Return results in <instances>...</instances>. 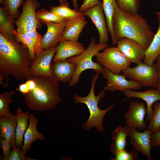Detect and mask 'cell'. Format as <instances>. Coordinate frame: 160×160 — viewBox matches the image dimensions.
<instances>
[{
    "instance_id": "20",
    "label": "cell",
    "mask_w": 160,
    "mask_h": 160,
    "mask_svg": "<svg viewBox=\"0 0 160 160\" xmlns=\"http://www.w3.org/2000/svg\"><path fill=\"white\" fill-rule=\"evenodd\" d=\"M39 122L37 118L32 113L29 115V124L24 135L23 143L21 148L25 154L31 147L32 143L37 140H44L45 137L39 132L37 128V125Z\"/></svg>"
},
{
    "instance_id": "36",
    "label": "cell",
    "mask_w": 160,
    "mask_h": 160,
    "mask_svg": "<svg viewBox=\"0 0 160 160\" xmlns=\"http://www.w3.org/2000/svg\"><path fill=\"white\" fill-rule=\"evenodd\" d=\"M25 33L32 40L36 55L43 50L41 48V43L42 37L38 33L36 29Z\"/></svg>"
},
{
    "instance_id": "12",
    "label": "cell",
    "mask_w": 160,
    "mask_h": 160,
    "mask_svg": "<svg viewBox=\"0 0 160 160\" xmlns=\"http://www.w3.org/2000/svg\"><path fill=\"white\" fill-rule=\"evenodd\" d=\"M82 13L84 16H87L91 20L97 28L99 34V43H107L109 40L108 31L102 3L100 1L97 4L87 9Z\"/></svg>"
},
{
    "instance_id": "2",
    "label": "cell",
    "mask_w": 160,
    "mask_h": 160,
    "mask_svg": "<svg viewBox=\"0 0 160 160\" xmlns=\"http://www.w3.org/2000/svg\"><path fill=\"white\" fill-rule=\"evenodd\" d=\"M113 26L116 45L119 40L127 38L137 41L146 50L154 35L145 18L138 13L121 10L117 4L113 17Z\"/></svg>"
},
{
    "instance_id": "8",
    "label": "cell",
    "mask_w": 160,
    "mask_h": 160,
    "mask_svg": "<svg viewBox=\"0 0 160 160\" xmlns=\"http://www.w3.org/2000/svg\"><path fill=\"white\" fill-rule=\"evenodd\" d=\"M22 12L14 23L17 27V31L23 34L41 28V21L37 18L36 10L40 7L36 0H25L23 4Z\"/></svg>"
},
{
    "instance_id": "6",
    "label": "cell",
    "mask_w": 160,
    "mask_h": 160,
    "mask_svg": "<svg viewBox=\"0 0 160 160\" xmlns=\"http://www.w3.org/2000/svg\"><path fill=\"white\" fill-rule=\"evenodd\" d=\"M97 62L112 73L119 74L129 67L131 62L117 47H108L95 56Z\"/></svg>"
},
{
    "instance_id": "5",
    "label": "cell",
    "mask_w": 160,
    "mask_h": 160,
    "mask_svg": "<svg viewBox=\"0 0 160 160\" xmlns=\"http://www.w3.org/2000/svg\"><path fill=\"white\" fill-rule=\"evenodd\" d=\"M107 43L97 44L94 37H92L87 48L79 55L69 57L66 59L75 64L76 69L69 87L75 85L79 82L81 74L87 69H92L96 73L102 74L103 67L92 60L93 57L98 52L108 47Z\"/></svg>"
},
{
    "instance_id": "4",
    "label": "cell",
    "mask_w": 160,
    "mask_h": 160,
    "mask_svg": "<svg viewBox=\"0 0 160 160\" xmlns=\"http://www.w3.org/2000/svg\"><path fill=\"white\" fill-rule=\"evenodd\" d=\"M99 74L96 73L92 77L90 92L87 96L82 97L76 94L72 97L75 105H77L79 103H84L89 110L90 113L89 118L82 125L83 128L86 131H89L94 127L99 131H105V129L103 124L104 116L108 111L113 108L115 105L114 104L111 105L104 110H101L99 108L98 104L99 101L104 97L106 90L104 88L100 91L97 96L95 95V84L98 78Z\"/></svg>"
},
{
    "instance_id": "14",
    "label": "cell",
    "mask_w": 160,
    "mask_h": 160,
    "mask_svg": "<svg viewBox=\"0 0 160 160\" xmlns=\"http://www.w3.org/2000/svg\"><path fill=\"white\" fill-rule=\"evenodd\" d=\"M117 45L116 47L131 63L137 64L143 61L145 50L137 41L124 38L118 41Z\"/></svg>"
},
{
    "instance_id": "27",
    "label": "cell",
    "mask_w": 160,
    "mask_h": 160,
    "mask_svg": "<svg viewBox=\"0 0 160 160\" xmlns=\"http://www.w3.org/2000/svg\"><path fill=\"white\" fill-rule=\"evenodd\" d=\"M50 11L62 17L69 20L77 17L83 15L78 10L73 9L69 7L68 3H66L58 6L51 7Z\"/></svg>"
},
{
    "instance_id": "3",
    "label": "cell",
    "mask_w": 160,
    "mask_h": 160,
    "mask_svg": "<svg viewBox=\"0 0 160 160\" xmlns=\"http://www.w3.org/2000/svg\"><path fill=\"white\" fill-rule=\"evenodd\" d=\"M35 81L34 88L23 94L25 101L31 110L47 111L55 108L61 101L59 82L52 78L33 76Z\"/></svg>"
},
{
    "instance_id": "42",
    "label": "cell",
    "mask_w": 160,
    "mask_h": 160,
    "mask_svg": "<svg viewBox=\"0 0 160 160\" xmlns=\"http://www.w3.org/2000/svg\"><path fill=\"white\" fill-rule=\"evenodd\" d=\"M73 2V5L74 9L78 10L79 6L78 4L77 0H72Z\"/></svg>"
},
{
    "instance_id": "25",
    "label": "cell",
    "mask_w": 160,
    "mask_h": 160,
    "mask_svg": "<svg viewBox=\"0 0 160 160\" xmlns=\"http://www.w3.org/2000/svg\"><path fill=\"white\" fill-rule=\"evenodd\" d=\"M159 24L158 30L154 34L149 46L145 50L143 62L152 65L160 54V17H158Z\"/></svg>"
},
{
    "instance_id": "30",
    "label": "cell",
    "mask_w": 160,
    "mask_h": 160,
    "mask_svg": "<svg viewBox=\"0 0 160 160\" xmlns=\"http://www.w3.org/2000/svg\"><path fill=\"white\" fill-rule=\"evenodd\" d=\"M36 15L38 19L43 23L51 22L58 23L66 20L47 9H41L36 11Z\"/></svg>"
},
{
    "instance_id": "40",
    "label": "cell",
    "mask_w": 160,
    "mask_h": 160,
    "mask_svg": "<svg viewBox=\"0 0 160 160\" xmlns=\"http://www.w3.org/2000/svg\"><path fill=\"white\" fill-rule=\"evenodd\" d=\"M151 143L152 147H157L160 146V130L152 134Z\"/></svg>"
},
{
    "instance_id": "10",
    "label": "cell",
    "mask_w": 160,
    "mask_h": 160,
    "mask_svg": "<svg viewBox=\"0 0 160 160\" xmlns=\"http://www.w3.org/2000/svg\"><path fill=\"white\" fill-rule=\"evenodd\" d=\"M57 45L43 50L36 55L30 67V72L32 77L42 76L52 78L51 65L57 51Z\"/></svg>"
},
{
    "instance_id": "35",
    "label": "cell",
    "mask_w": 160,
    "mask_h": 160,
    "mask_svg": "<svg viewBox=\"0 0 160 160\" xmlns=\"http://www.w3.org/2000/svg\"><path fill=\"white\" fill-rule=\"evenodd\" d=\"M111 157L109 160H139L138 152L135 149L127 151L125 149L118 153L114 156Z\"/></svg>"
},
{
    "instance_id": "28",
    "label": "cell",
    "mask_w": 160,
    "mask_h": 160,
    "mask_svg": "<svg viewBox=\"0 0 160 160\" xmlns=\"http://www.w3.org/2000/svg\"><path fill=\"white\" fill-rule=\"evenodd\" d=\"M15 93V91L12 90L0 94V117H10L13 115L9 109V105L13 102V100L11 97Z\"/></svg>"
},
{
    "instance_id": "7",
    "label": "cell",
    "mask_w": 160,
    "mask_h": 160,
    "mask_svg": "<svg viewBox=\"0 0 160 160\" xmlns=\"http://www.w3.org/2000/svg\"><path fill=\"white\" fill-rule=\"evenodd\" d=\"M128 79L140 83L143 86L156 88L160 75L155 64L149 65L141 62L133 68L128 67L122 72Z\"/></svg>"
},
{
    "instance_id": "31",
    "label": "cell",
    "mask_w": 160,
    "mask_h": 160,
    "mask_svg": "<svg viewBox=\"0 0 160 160\" xmlns=\"http://www.w3.org/2000/svg\"><path fill=\"white\" fill-rule=\"evenodd\" d=\"M116 3L119 9L123 11L138 13L140 4L139 0H116Z\"/></svg>"
},
{
    "instance_id": "24",
    "label": "cell",
    "mask_w": 160,
    "mask_h": 160,
    "mask_svg": "<svg viewBox=\"0 0 160 160\" xmlns=\"http://www.w3.org/2000/svg\"><path fill=\"white\" fill-rule=\"evenodd\" d=\"M14 19L4 7H0V32L8 39L13 41L15 36L13 23Z\"/></svg>"
},
{
    "instance_id": "45",
    "label": "cell",
    "mask_w": 160,
    "mask_h": 160,
    "mask_svg": "<svg viewBox=\"0 0 160 160\" xmlns=\"http://www.w3.org/2000/svg\"><path fill=\"white\" fill-rule=\"evenodd\" d=\"M4 0H0V3L1 5H4Z\"/></svg>"
},
{
    "instance_id": "19",
    "label": "cell",
    "mask_w": 160,
    "mask_h": 160,
    "mask_svg": "<svg viewBox=\"0 0 160 160\" xmlns=\"http://www.w3.org/2000/svg\"><path fill=\"white\" fill-rule=\"evenodd\" d=\"M87 23L83 15L68 20L61 40L78 41L79 35Z\"/></svg>"
},
{
    "instance_id": "23",
    "label": "cell",
    "mask_w": 160,
    "mask_h": 160,
    "mask_svg": "<svg viewBox=\"0 0 160 160\" xmlns=\"http://www.w3.org/2000/svg\"><path fill=\"white\" fill-rule=\"evenodd\" d=\"M128 136L127 130L121 125H119L112 131L111 138L113 141L110 145V150L114 156L125 149L127 144V138Z\"/></svg>"
},
{
    "instance_id": "41",
    "label": "cell",
    "mask_w": 160,
    "mask_h": 160,
    "mask_svg": "<svg viewBox=\"0 0 160 160\" xmlns=\"http://www.w3.org/2000/svg\"><path fill=\"white\" fill-rule=\"evenodd\" d=\"M155 64L157 68L159 75L160 76V54L158 56L156 60Z\"/></svg>"
},
{
    "instance_id": "17",
    "label": "cell",
    "mask_w": 160,
    "mask_h": 160,
    "mask_svg": "<svg viewBox=\"0 0 160 160\" xmlns=\"http://www.w3.org/2000/svg\"><path fill=\"white\" fill-rule=\"evenodd\" d=\"M123 92L127 99L137 98L144 100L147 104L146 114L147 121L151 119L153 112L152 105L155 102L160 101V92L156 89H148L144 92L135 91L126 89Z\"/></svg>"
},
{
    "instance_id": "11",
    "label": "cell",
    "mask_w": 160,
    "mask_h": 160,
    "mask_svg": "<svg viewBox=\"0 0 160 160\" xmlns=\"http://www.w3.org/2000/svg\"><path fill=\"white\" fill-rule=\"evenodd\" d=\"M124 127L127 130L130 137V142L137 152L145 156L148 160L152 159L151 143L152 133L147 128L143 132H139L137 129L124 125Z\"/></svg>"
},
{
    "instance_id": "44",
    "label": "cell",
    "mask_w": 160,
    "mask_h": 160,
    "mask_svg": "<svg viewBox=\"0 0 160 160\" xmlns=\"http://www.w3.org/2000/svg\"><path fill=\"white\" fill-rule=\"evenodd\" d=\"M61 3V4H62L66 3H67V0H58Z\"/></svg>"
},
{
    "instance_id": "26",
    "label": "cell",
    "mask_w": 160,
    "mask_h": 160,
    "mask_svg": "<svg viewBox=\"0 0 160 160\" xmlns=\"http://www.w3.org/2000/svg\"><path fill=\"white\" fill-rule=\"evenodd\" d=\"M116 0H103L102 5L106 19L108 32L110 33L113 44L116 43L113 29V17L116 5Z\"/></svg>"
},
{
    "instance_id": "43",
    "label": "cell",
    "mask_w": 160,
    "mask_h": 160,
    "mask_svg": "<svg viewBox=\"0 0 160 160\" xmlns=\"http://www.w3.org/2000/svg\"><path fill=\"white\" fill-rule=\"evenodd\" d=\"M156 88L160 92V76L159 77Z\"/></svg>"
},
{
    "instance_id": "34",
    "label": "cell",
    "mask_w": 160,
    "mask_h": 160,
    "mask_svg": "<svg viewBox=\"0 0 160 160\" xmlns=\"http://www.w3.org/2000/svg\"><path fill=\"white\" fill-rule=\"evenodd\" d=\"M25 153L22 151L19 146H15L12 148V150L9 155L6 157L2 156L0 160H35L25 156Z\"/></svg>"
},
{
    "instance_id": "46",
    "label": "cell",
    "mask_w": 160,
    "mask_h": 160,
    "mask_svg": "<svg viewBox=\"0 0 160 160\" xmlns=\"http://www.w3.org/2000/svg\"><path fill=\"white\" fill-rule=\"evenodd\" d=\"M156 13L159 17H160V11L156 12Z\"/></svg>"
},
{
    "instance_id": "1",
    "label": "cell",
    "mask_w": 160,
    "mask_h": 160,
    "mask_svg": "<svg viewBox=\"0 0 160 160\" xmlns=\"http://www.w3.org/2000/svg\"><path fill=\"white\" fill-rule=\"evenodd\" d=\"M19 41L9 40L0 33V83L7 82L9 75L20 81L31 78L32 62L28 48Z\"/></svg>"
},
{
    "instance_id": "37",
    "label": "cell",
    "mask_w": 160,
    "mask_h": 160,
    "mask_svg": "<svg viewBox=\"0 0 160 160\" xmlns=\"http://www.w3.org/2000/svg\"><path fill=\"white\" fill-rule=\"evenodd\" d=\"M35 81L33 77L27 79L24 82L19 84L16 90L22 95L25 94L32 90L34 87Z\"/></svg>"
},
{
    "instance_id": "29",
    "label": "cell",
    "mask_w": 160,
    "mask_h": 160,
    "mask_svg": "<svg viewBox=\"0 0 160 160\" xmlns=\"http://www.w3.org/2000/svg\"><path fill=\"white\" fill-rule=\"evenodd\" d=\"M152 116L149 121L147 127L152 134L160 130V101L154 103L152 105Z\"/></svg>"
},
{
    "instance_id": "16",
    "label": "cell",
    "mask_w": 160,
    "mask_h": 160,
    "mask_svg": "<svg viewBox=\"0 0 160 160\" xmlns=\"http://www.w3.org/2000/svg\"><path fill=\"white\" fill-rule=\"evenodd\" d=\"M76 68L75 64L66 59L53 61L51 65L52 78L59 82L69 83L75 73Z\"/></svg>"
},
{
    "instance_id": "22",
    "label": "cell",
    "mask_w": 160,
    "mask_h": 160,
    "mask_svg": "<svg viewBox=\"0 0 160 160\" xmlns=\"http://www.w3.org/2000/svg\"><path fill=\"white\" fill-rule=\"evenodd\" d=\"M15 113L17 123L15 146H19L21 148L24 134L28 126L29 112L28 111L23 112L21 108L18 107Z\"/></svg>"
},
{
    "instance_id": "38",
    "label": "cell",
    "mask_w": 160,
    "mask_h": 160,
    "mask_svg": "<svg viewBox=\"0 0 160 160\" xmlns=\"http://www.w3.org/2000/svg\"><path fill=\"white\" fill-rule=\"evenodd\" d=\"M100 1L99 0H84L82 4L78 10L82 13L87 9L97 4Z\"/></svg>"
},
{
    "instance_id": "33",
    "label": "cell",
    "mask_w": 160,
    "mask_h": 160,
    "mask_svg": "<svg viewBox=\"0 0 160 160\" xmlns=\"http://www.w3.org/2000/svg\"><path fill=\"white\" fill-rule=\"evenodd\" d=\"M23 0H4L3 7L14 19L18 14L19 9Z\"/></svg>"
},
{
    "instance_id": "21",
    "label": "cell",
    "mask_w": 160,
    "mask_h": 160,
    "mask_svg": "<svg viewBox=\"0 0 160 160\" xmlns=\"http://www.w3.org/2000/svg\"><path fill=\"white\" fill-rule=\"evenodd\" d=\"M16 123L15 115L10 117L0 116V139L7 141L12 148L15 146Z\"/></svg>"
},
{
    "instance_id": "15",
    "label": "cell",
    "mask_w": 160,
    "mask_h": 160,
    "mask_svg": "<svg viewBox=\"0 0 160 160\" xmlns=\"http://www.w3.org/2000/svg\"><path fill=\"white\" fill-rule=\"evenodd\" d=\"M68 20L58 23L51 22L43 23L46 25L47 30L41 40V47L43 50H45L57 45L61 40L64 28Z\"/></svg>"
},
{
    "instance_id": "39",
    "label": "cell",
    "mask_w": 160,
    "mask_h": 160,
    "mask_svg": "<svg viewBox=\"0 0 160 160\" xmlns=\"http://www.w3.org/2000/svg\"><path fill=\"white\" fill-rule=\"evenodd\" d=\"M0 147L3 151L1 156L4 157H7L10 153L11 146L9 142L5 139H0Z\"/></svg>"
},
{
    "instance_id": "13",
    "label": "cell",
    "mask_w": 160,
    "mask_h": 160,
    "mask_svg": "<svg viewBox=\"0 0 160 160\" xmlns=\"http://www.w3.org/2000/svg\"><path fill=\"white\" fill-rule=\"evenodd\" d=\"M146 112V107L145 104L138 101H131L124 115L126 121L125 125L139 130L145 129L146 124L144 119Z\"/></svg>"
},
{
    "instance_id": "32",
    "label": "cell",
    "mask_w": 160,
    "mask_h": 160,
    "mask_svg": "<svg viewBox=\"0 0 160 160\" xmlns=\"http://www.w3.org/2000/svg\"><path fill=\"white\" fill-rule=\"evenodd\" d=\"M14 34L15 36L16 37L17 41L20 42L28 48L32 61H33L36 57V55L32 39L25 33H20L16 30L14 32Z\"/></svg>"
},
{
    "instance_id": "18",
    "label": "cell",
    "mask_w": 160,
    "mask_h": 160,
    "mask_svg": "<svg viewBox=\"0 0 160 160\" xmlns=\"http://www.w3.org/2000/svg\"><path fill=\"white\" fill-rule=\"evenodd\" d=\"M59 43L53 58V61L65 60L79 55L85 49L82 44L78 41L63 40Z\"/></svg>"
},
{
    "instance_id": "9",
    "label": "cell",
    "mask_w": 160,
    "mask_h": 160,
    "mask_svg": "<svg viewBox=\"0 0 160 160\" xmlns=\"http://www.w3.org/2000/svg\"><path fill=\"white\" fill-rule=\"evenodd\" d=\"M103 77L107 80L106 90L111 92L116 91L123 92L126 89L139 90L143 86L136 81L126 79V77L123 74H116L112 73L107 68L103 67L102 73Z\"/></svg>"
}]
</instances>
